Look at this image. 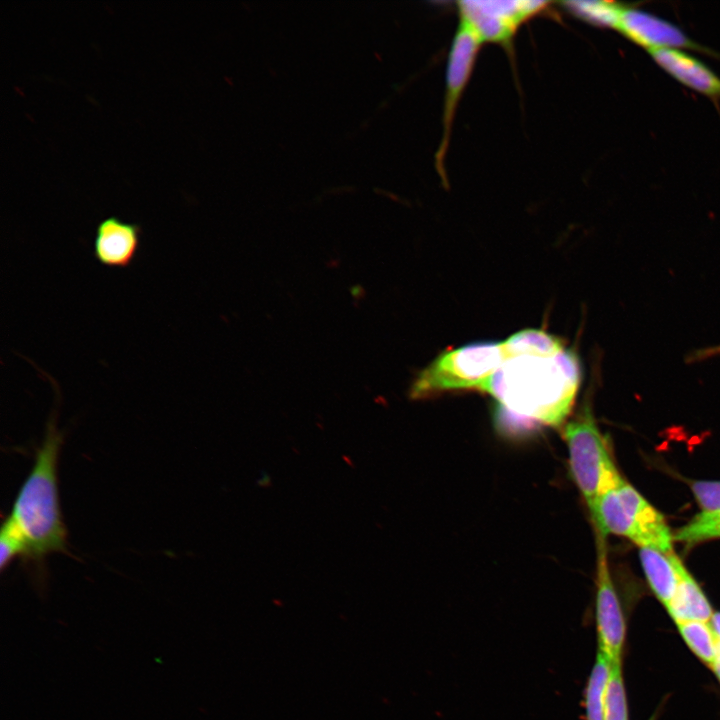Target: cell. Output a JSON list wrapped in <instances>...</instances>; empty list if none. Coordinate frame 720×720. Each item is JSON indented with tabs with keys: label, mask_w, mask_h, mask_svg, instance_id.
<instances>
[{
	"label": "cell",
	"mask_w": 720,
	"mask_h": 720,
	"mask_svg": "<svg viewBox=\"0 0 720 720\" xmlns=\"http://www.w3.org/2000/svg\"><path fill=\"white\" fill-rule=\"evenodd\" d=\"M505 358L502 342L467 344L441 352L413 381L410 397L427 399L443 392H483Z\"/></svg>",
	"instance_id": "277c9868"
},
{
	"label": "cell",
	"mask_w": 720,
	"mask_h": 720,
	"mask_svg": "<svg viewBox=\"0 0 720 720\" xmlns=\"http://www.w3.org/2000/svg\"><path fill=\"white\" fill-rule=\"evenodd\" d=\"M543 1H461L459 21L468 25L482 43H507L521 24L547 8Z\"/></svg>",
	"instance_id": "52a82bcc"
},
{
	"label": "cell",
	"mask_w": 720,
	"mask_h": 720,
	"mask_svg": "<svg viewBox=\"0 0 720 720\" xmlns=\"http://www.w3.org/2000/svg\"><path fill=\"white\" fill-rule=\"evenodd\" d=\"M604 720H628V707L622 672V660L611 662L606 692Z\"/></svg>",
	"instance_id": "ac0fdd59"
},
{
	"label": "cell",
	"mask_w": 720,
	"mask_h": 720,
	"mask_svg": "<svg viewBox=\"0 0 720 720\" xmlns=\"http://www.w3.org/2000/svg\"><path fill=\"white\" fill-rule=\"evenodd\" d=\"M565 7L576 17L599 27L618 30L621 16L625 8L612 1H572L565 2Z\"/></svg>",
	"instance_id": "2e32d148"
},
{
	"label": "cell",
	"mask_w": 720,
	"mask_h": 720,
	"mask_svg": "<svg viewBox=\"0 0 720 720\" xmlns=\"http://www.w3.org/2000/svg\"><path fill=\"white\" fill-rule=\"evenodd\" d=\"M655 718H656L655 715H653V716H651V718L649 720H655Z\"/></svg>",
	"instance_id": "cb8c5ba5"
},
{
	"label": "cell",
	"mask_w": 720,
	"mask_h": 720,
	"mask_svg": "<svg viewBox=\"0 0 720 720\" xmlns=\"http://www.w3.org/2000/svg\"><path fill=\"white\" fill-rule=\"evenodd\" d=\"M611 661L598 649L585 689L586 720H604Z\"/></svg>",
	"instance_id": "5bb4252c"
},
{
	"label": "cell",
	"mask_w": 720,
	"mask_h": 720,
	"mask_svg": "<svg viewBox=\"0 0 720 720\" xmlns=\"http://www.w3.org/2000/svg\"><path fill=\"white\" fill-rule=\"evenodd\" d=\"M597 540V573L595 614L598 649L611 662L622 660L626 638V623L622 607L610 573L606 536L595 530Z\"/></svg>",
	"instance_id": "ba28073f"
},
{
	"label": "cell",
	"mask_w": 720,
	"mask_h": 720,
	"mask_svg": "<svg viewBox=\"0 0 720 720\" xmlns=\"http://www.w3.org/2000/svg\"><path fill=\"white\" fill-rule=\"evenodd\" d=\"M674 541L692 546L720 538V511L700 512L673 535Z\"/></svg>",
	"instance_id": "e0dca14e"
},
{
	"label": "cell",
	"mask_w": 720,
	"mask_h": 720,
	"mask_svg": "<svg viewBox=\"0 0 720 720\" xmlns=\"http://www.w3.org/2000/svg\"><path fill=\"white\" fill-rule=\"evenodd\" d=\"M647 52L658 66L678 82L715 103L720 100V78L697 58L672 48H657Z\"/></svg>",
	"instance_id": "8fae6325"
},
{
	"label": "cell",
	"mask_w": 720,
	"mask_h": 720,
	"mask_svg": "<svg viewBox=\"0 0 720 720\" xmlns=\"http://www.w3.org/2000/svg\"><path fill=\"white\" fill-rule=\"evenodd\" d=\"M504 355L483 390L496 402L498 426L511 433L563 426L581 382L576 354L565 348Z\"/></svg>",
	"instance_id": "6da1fadb"
},
{
	"label": "cell",
	"mask_w": 720,
	"mask_h": 720,
	"mask_svg": "<svg viewBox=\"0 0 720 720\" xmlns=\"http://www.w3.org/2000/svg\"><path fill=\"white\" fill-rule=\"evenodd\" d=\"M482 41L464 22L459 21L447 60L446 89L442 117V138L436 153V166L445 182V157L458 103L472 75Z\"/></svg>",
	"instance_id": "8992f818"
},
{
	"label": "cell",
	"mask_w": 720,
	"mask_h": 720,
	"mask_svg": "<svg viewBox=\"0 0 720 720\" xmlns=\"http://www.w3.org/2000/svg\"><path fill=\"white\" fill-rule=\"evenodd\" d=\"M18 555H26L22 537L9 517L3 522L0 533V569L3 571Z\"/></svg>",
	"instance_id": "d6986e66"
},
{
	"label": "cell",
	"mask_w": 720,
	"mask_h": 720,
	"mask_svg": "<svg viewBox=\"0 0 720 720\" xmlns=\"http://www.w3.org/2000/svg\"><path fill=\"white\" fill-rule=\"evenodd\" d=\"M717 679L720 682V644L718 643V651L713 664L710 666Z\"/></svg>",
	"instance_id": "603a6c76"
},
{
	"label": "cell",
	"mask_w": 720,
	"mask_h": 720,
	"mask_svg": "<svg viewBox=\"0 0 720 720\" xmlns=\"http://www.w3.org/2000/svg\"><path fill=\"white\" fill-rule=\"evenodd\" d=\"M639 557L651 590L666 608L673 599L678 585V575L668 554L656 549L640 547Z\"/></svg>",
	"instance_id": "4fadbf2b"
},
{
	"label": "cell",
	"mask_w": 720,
	"mask_h": 720,
	"mask_svg": "<svg viewBox=\"0 0 720 720\" xmlns=\"http://www.w3.org/2000/svg\"><path fill=\"white\" fill-rule=\"evenodd\" d=\"M62 442L63 435L52 415L34 465L20 487L9 516L25 544V557L38 565L47 555L68 552L57 486V460Z\"/></svg>",
	"instance_id": "7a4b0ae2"
},
{
	"label": "cell",
	"mask_w": 720,
	"mask_h": 720,
	"mask_svg": "<svg viewBox=\"0 0 720 720\" xmlns=\"http://www.w3.org/2000/svg\"><path fill=\"white\" fill-rule=\"evenodd\" d=\"M710 625L715 633L718 643L720 644V612H714L711 619Z\"/></svg>",
	"instance_id": "7402d4cb"
},
{
	"label": "cell",
	"mask_w": 720,
	"mask_h": 720,
	"mask_svg": "<svg viewBox=\"0 0 720 720\" xmlns=\"http://www.w3.org/2000/svg\"><path fill=\"white\" fill-rule=\"evenodd\" d=\"M715 355H720V345L705 348L703 350L697 351L694 354L693 359H695V360L696 359H705V358H709V357H712Z\"/></svg>",
	"instance_id": "44dd1931"
},
{
	"label": "cell",
	"mask_w": 720,
	"mask_h": 720,
	"mask_svg": "<svg viewBox=\"0 0 720 720\" xmlns=\"http://www.w3.org/2000/svg\"><path fill=\"white\" fill-rule=\"evenodd\" d=\"M141 227L115 216L102 219L93 243V255L98 263L109 268H127L133 262L141 239Z\"/></svg>",
	"instance_id": "30bf717a"
},
{
	"label": "cell",
	"mask_w": 720,
	"mask_h": 720,
	"mask_svg": "<svg viewBox=\"0 0 720 720\" xmlns=\"http://www.w3.org/2000/svg\"><path fill=\"white\" fill-rule=\"evenodd\" d=\"M594 528L628 538L640 547L672 552L674 537L663 517L624 479L604 492L591 512Z\"/></svg>",
	"instance_id": "3957f363"
},
{
	"label": "cell",
	"mask_w": 720,
	"mask_h": 720,
	"mask_svg": "<svg viewBox=\"0 0 720 720\" xmlns=\"http://www.w3.org/2000/svg\"><path fill=\"white\" fill-rule=\"evenodd\" d=\"M668 556L678 575L676 593L666 607L669 615L675 624L684 621L709 622L714 612L704 592L680 558L673 551Z\"/></svg>",
	"instance_id": "7c38bea8"
},
{
	"label": "cell",
	"mask_w": 720,
	"mask_h": 720,
	"mask_svg": "<svg viewBox=\"0 0 720 720\" xmlns=\"http://www.w3.org/2000/svg\"><path fill=\"white\" fill-rule=\"evenodd\" d=\"M688 648L706 665L711 666L718 651V641L710 621H684L676 624Z\"/></svg>",
	"instance_id": "9a60e30c"
},
{
	"label": "cell",
	"mask_w": 720,
	"mask_h": 720,
	"mask_svg": "<svg viewBox=\"0 0 720 720\" xmlns=\"http://www.w3.org/2000/svg\"><path fill=\"white\" fill-rule=\"evenodd\" d=\"M625 38L646 49H690L713 55V52L693 40L670 22L642 10L626 7L618 27Z\"/></svg>",
	"instance_id": "9c48e42d"
},
{
	"label": "cell",
	"mask_w": 720,
	"mask_h": 720,
	"mask_svg": "<svg viewBox=\"0 0 720 720\" xmlns=\"http://www.w3.org/2000/svg\"><path fill=\"white\" fill-rule=\"evenodd\" d=\"M690 488L702 511H720V481H692Z\"/></svg>",
	"instance_id": "ffe728a7"
},
{
	"label": "cell",
	"mask_w": 720,
	"mask_h": 720,
	"mask_svg": "<svg viewBox=\"0 0 720 720\" xmlns=\"http://www.w3.org/2000/svg\"><path fill=\"white\" fill-rule=\"evenodd\" d=\"M572 479L590 513L599 497L623 479L589 407L562 426Z\"/></svg>",
	"instance_id": "5b68a950"
}]
</instances>
